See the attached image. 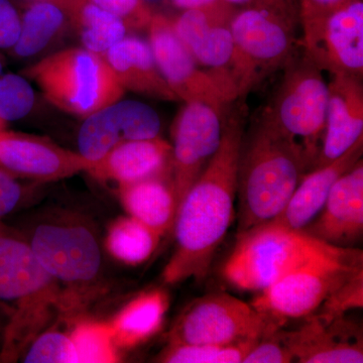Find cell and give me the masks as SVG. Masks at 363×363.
<instances>
[{"label": "cell", "mask_w": 363, "mask_h": 363, "mask_svg": "<svg viewBox=\"0 0 363 363\" xmlns=\"http://www.w3.org/2000/svg\"><path fill=\"white\" fill-rule=\"evenodd\" d=\"M242 109L224 113L219 149L179 204L175 248L162 271L168 285L202 281L233 221L238 167L245 138Z\"/></svg>", "instance_id": "cell-1"}, {"label": "cell", "mask_w": 363, "mask_h": 363, "mask_svg": "<svg viewBox=\"0 0 363 363\" xmlns=\"http://www.w3.org/2000/svg\"><path fill=\"white\" fill-rule=\"evenodd\" d=\"M309 169L303 147L262 114L241 145L238 233L276 218Z\"/></svg>", "instance_id": "cell-2"}, {"label": "cell", "mask_w": 363, "mask_h": 363, "mask_svg": "<svg viewBox=\"0 0 363 363\" xmlns=\"http://www.w3.org/2000/svg\"><path fill=\"white\" fill-rule=\"evenodd\" d=\"M0 304L9 314L0 362L20 359L30 342L61 318V291L28 240L0 220Z\"/></svg>", "instance_id": "cell-3"}, {"label": "cell", "mask_w": 363, "mask_h": 363, "mask_svg": "<svg viewBox=\"0 0 363 363\" xmlns=\"http://www.w3.org/2000/svg\"><path fill=\"white\" fill-rule=\"evenodd\" d=\"M61 291V318L72 322L99 293L102 255L96 235L75 218H52L26 238Z\"/></svg>", "instance_id": "cell-4"}, {"label": "cell", "mask_w": 363, "mask_h": 363, "mask_svg": "<svg viewBox=\"0 0 363 363\" xmlns=\"http://www.w3.org/2000/svg\"><path fill=\"white\" fill-rule=\"evenodd\" d=\"M298 2L242 7L231 21L233 76L238 99L247 96L294 58Z\"/></svg>", "instance_id": "cell-5"}, {"label": "cell", "mask_w": 363, "mask_h": 363, "mask_svg": "<svg viewBox=\"0 0 363 363\" xmlns=\"http://www.w3.org/2000/svg\"><path fill=\"white\" fill-rule=\"evenodd\" d=\"M333 247L305 231L271 220L238 233L222 277L238 290L259 293L286 272Z\"/></svg>", "instance_id": "cell-6"}, {"label": "cell", "mask_w": 363, "mask_h": 363, "mask_svg": "<svg viewBox=\"0 0 363 363\" xmlns=\"http://www.w3.org/2000/svg\"><path fill=\"white\" fill-rule=\"evenodd\" d=\"M57 108L84 119L123 97L101 55L85 48L52 52L21 72Z\"/></svg>", "instance_id": "cell-7"}, {"label": "cell", "mask_w": 363, "mask_h": 363, "mask_svg": "<svg viewBox=\"0 0 363 363\" xmlns=\"http://www.w3.org/2000/svg\"><path fill=\"white\" fill-rule=\"evenodd\" d=\"M362 250L357 248L333 247L286 272L257 293L252 304L283 325L290 319H305L315 314L346 279L362 269Z\"/></svg>", "instance_id": "cell-8"}, {"label": "cell", "mask_w": 363, "mask_h": 363, "mask_svg": "<svg viewBox=\"0 0 363 363\" xmlns=\"http://www.w3.org/2000/svg\"><path fill=\"white\" fill-rule=\"evenodd\" d=\"M284 325L225 292L207 294L186 306L169 329L168 343L233 345L257 341Z\"/></svg>", "instance_id": "cell-9"}, {"label": "cell", "mask_w": 363, "mask_h": 363, "mask_svg": "<svg viewBox=\"0 0 363 363\" xmlns=\"http://www.w3.org/2000/svg\"><path fill=\"white\" fill-rule=\"evenodd\" d=\"M271 105L262 116L304 150L311 169L323 138L328 83L307 55L291 60Z\"/></svg>", "instance_id": "cell-10"}, {"label": "cell", "mask_w": 363, "mask_h": 363, "mask_svg": "<svg viewBox=\"0 0 363 363\" xmlns=\"http://www.w3.org/2000/svg\"><path fill=\"white\" fill-rule=\"evenodd\" d=\"M238 9L221 0L204 9L183 11L172 18L174 30L198 65L229 105L238 99L233 76L231 21Z\"/></svg>", "instance_id": "cell-11"}, {"label": "cell", "mask_w": 363, "mask_h": 363, "mask_svg": "<svg viewBox=\"0 0 363 363\" xmlns=\"http://www.w3.org/2000/svg\"><path fill=\"white\" fill-rule=\"evenodd\" d=\"M303 33L304 52L320 70L362 80L363 0H344Z\"/></svg>", "instance_id": "cell-12"}, {"label": "cell", "mask_w": 363, "mask_h": 363, "mask_svg": "<svg viewBox=\"0 0 363 363\" xmlns=\"http://www.w3.org/2000/svg\"><path fill=\"white\" fill-rule=\"evenodd\" d=\"M224 114L202 102H188L172 128L171 177L178 204L220 145ZM179 207V206H178Z\"/></svg>", "instance_id": "cell-13"}, {"label": "cell", "mask_w": 363, "mask_h": 363, "mask_svg": "<svg viewBox=\"0 0 363 363\" xmlns=\"http://www.w3.org/2000/svg\"><path fill=\"white\" fill-rule=\"evenodd\" d=\"M149 44L157 68L178 100L202 102L224 114L228 105L216 86L200 68L174 30L172 18L154 13L149 26Z\"/></svg>", "instance_id": "cell-14"}, {"label": "cell", "mask_w": 363, "mask_h": 363, "mask_svg": "<svg viewBox=\"0 0 363 363\" xmlns=\"http://www.w3.org/2000/svg\"><path fill=\"white\" fill-rule=\"evenodd\" d=\"M162 123L150 105L123 98L85 117L78 133V152L95 162L123 143L159 138Z\"/></svg>", "instance_id": "cell-15"}, {"label": "cell", "mask_w": 363, "mask_h": 363, "mask_svg": "<svg viewBox=\"0 0 363 363\" xmlns=\"http://www.w3.org/2000/svg\"><path fill=\"white\" fill-rule=\"evenodd\" d=\"M94 162L79 152L40 136L0 131V169L16 178L40 182L63 180L88 172Z\"/></svg>", "instance_id": "cell-16"}, {"label": "cell", "mask_w": 363, "mask_h": 363, "mask_svg": "<svg viewBox=\"0 0 363 363\" xmlns=\"http://www.w3.org/2000/svg\"><path fill=\"white\" fill-rule=\"evenodd\" d=\"M305 319L296 330H279L296 362H363L362 332L346 316L329 319L313 314Z\"/></svg>", "instance_id": "cell-17"}, {"label": "cell", "mask_w": 363, "mask_h": 363, "mask_svg": "<svg viewBox=\"0 0 363 363\" xmlns=\"http://www.w3.org/2000/svg\"><path fill=\"white\" fill-rule=\"evenodd\" d=\"M303 231L335 247L351 248L362 240V159L336 181L321 211Z\"/></svg>", "instance_id": "cell-18"}, {"label": "cell", "mask_w": 363, "mask_h": 363, "mask_svg": "<svg viewBox=\"0 0 363 363\" xmlns=\"http://www.w3.org/2000/svg\"><path fill=\"white\" fill-rule=\"evenodd\" d=\"M321 147L313 169L335 161L363 138L362 80L332 75Z\"/></svg>", "instance_id": "cell-19"}, {"label": "cell", "mask_w": 363, "mask_h": 363, "mask_svg": "<svg viewBox=\"0 0 363 363\" xmlns=\"http://www.w3.org/2000/svg\"><path fill=\"white\" fill-rule=\"evenodd\" d=\"M172 145L159 138L118 145L91 167V176L121 186L155 177L171 176Z\"/></svg>", "instance_id": "cell-20"}, {"label": "cell", "mask_w": 363, "mask_h": 363, "mask_svg": "<svg viewBox=\"0 0 363 363\" xmlns=\"http://www.w3.org/2000/svg\"><path fill=\"white\" fill-rule=\"evenodd\" d=\"M362 152L363 138L335 161L306 173L283 211L272 221L303 230L321 211L336 181L362 159Z\"/></svg>", "instance_id": "cell-21"}, {"label": "cell", "mask_w": 363, "mask_h": 363, "mask_svg": "<svg viewBox=\"0 0 363 363\" xmlns=\"http://www.w3.org/2000/svg\"><path fill=\"white\" fill-rule=\"evenodd\" d=\"M102 57L124 91L164 101L178 100L157 68L147 40L128 35Z\"/></svg>", "instance_id": "cell-22"}, {"label": "cell", "mask_w": 363, "mask_h": 363, "mask_svg": "<svg viewBox=\"0 0 363 363\" xmlns=\"http://www.w3.org/2000/svg\"><path fill=\"white\" fill-rule=\"evenodd\" d=\"M118 193L121 204L130 216L162 238L173 230L179 204L171 176L155 177L121 186Z\"/></svg>", "instance_id": "cell-23"}, {"label": "cell", "mask_w": 363, "mask_h": 363, "mask_svg": "<svg viewBox=\"0 0 363 363\" xmlns=\"http://www.w3.org/2000/svg\"><path fill=\"white\" fill-rule=\"evenodd\" d=\"M169 307V294L162 288L131 298L109 321L119 350L135 348L154 337L162 329Z\"/></svg>", "instance_id": "cell-24"}, {"label": "cell", "mask_w": 363, "mask_h": 363, "mask_svg": "<svg viewBox=\"0 0 363 363\" xmlns=\"http://www.w3.org/2000/svg\"><path fill=\"white\" fill-rule=\"evenodd\" d=\"M70 18L66 7L52 1H30L21 14L18 39L13 52L16 58H30L58 39Z\"/></svg>", "instance_id": "cell-25"}, {"label": "cell", "mask_w": 363, "mask_h": 363, "mask_svg": "<svg viewBox=\"0 0 363 363\" xmlns=\"http://www.w3.org/2000/svg\"><path fill=\"white\" fill-rule=\"evenodd\" d=\"M68 13L82 47L101 56L130 32L123 21L90 0H76Z\"/></svg>", "instance_id": "cell-26"}, {"label": "cell", "mask_w": 363, "mask_h": 363, "mask_svg": "<svg viewBox=\"0 0 363 363\" xmlns=\"http://www.w3.org/2000/svg\"><path fill=\"white\" fill-rule=\"evenodd\" d=\"M162 236L133 217H119L107 229L104 245L109 255L125 266L136 267L150 259Z\"/></svg>", "instance_id": "cell-27"}, {"label": "cell", "mask_w": 363, "mask_h": 363, "mask_svg": "<svg viewBox=\"0 0 363 363\" xmlns=\"http://www.w3.org/2000/svg\"><path fill=\"white\" fill-rule=\"evenodd\" d=\"M72 342L79 363H114L121 362V350L114 339L109 321L85 319L83 316L71 322Z\"/></svg>", "instance_id": "cell-28"}, {"label": "cell", "mask_w": 363, "mask_h": 363, "mask_svg": "<svg viewBox=\"0 0 363 363\" xmlns=\"http://www.w3.org/2000/svg\"><path fill=\"white\" fill-rule=\"evenodd\" d=\"M259 341V340H257ZM257 341L233 345L168 343L160 353L157 362L164 363H240Z\"/></svg>", "instance_id": "cell-29"}, {"label": "cell", "mask_w": 363, "mask_h": 363, "mask_svg": "<svg viewBox=\"0 0 363 363\" xmlns=\"http://www.w3.org/2000/svg\"><path fill=\"white\" fill-rule=\"evenodd\" d=\"M0 57V118L18 121L28 116L35 104V92L23 75L6 73Z\"/></svg>", "instance_id": "cell-30"}, {"label": "cell", "mask_w": 363, "mask_h": 363, "mask_svg": "<svg viewBox=\"0 0 363 363\" xmlns=\"http://www.w3.org/2000/svg\"><path fill=\"white\" fill-rule=\"evenodd\" d=\"M21 358L26 363H79L70 334L56 328L40 333Z\"/></svg>", "instance_id": "cell-31"}, {"label": "cell", "mask_w": 363, "mask_h": 363, "mask_svg": "<svg viewBox=\"0 0 363 363\" xmlns=\"http://www.w3.org/2000/svg\"><path fill=\"white\" fill-rule=\"evenodd\" d=\"M363 269L353 274L327 298L315 314L329 319L346 316L348 312L362 309Z\"/></svg>", "instance_id": "cell-32"}, {"label": "cell", "mask_w": 363, "mask_h": 363, "mask_svg": "<svg viewBox=\"0 0 363 363\" xmlns=\"http://www.w3.org/2000/svg\"><path fill=\"white\" fill-rule=\"evenodd\" d=\"M100 9L116 16L128 30L147 28L154 13L145 0H90Z\"/></svg>", "instance_id": "cell-33"}, {"label": "cell", "mask_w": 363, "mask_h": 363, "mask_svg": "<svg viewBox=\"0 0 363 363\" xmlns=\"http://www.w3.org/2000/svg\"><path fill=\"white\" fill-rule=\"evenodd\" d=\"M279 330L257 341L248 351L242 362L290 363L295 362L292 353L281 340Z\"/></svg>", "instance_id": "cell-34"}, {"label": "cell", "mask_w": 363, "mask_h": 363, "mask_svg": "<svg viewBox=\"0 0 363 363\" xmlns=\"http://www.w3.org/2000/svg\"><path fill=\"white\" fill-rule=\"evenodd\" d=\"M16 177L0 169V220L21 206L26 190Z\"/></svg>", "instance_id": "cell-35"}, {"label": "cell", "mask_w": 363, "mask_h": 363, "mask_svg": "<svg viewBox=\"0 0 363 363\" xmlns=\"http://www.w3.org/2000/svg\"><path fill=\"white\" fill-rule=\"evenodd\" d=\"M21 14L11 0H0V50L13 49L20 35Z\"/></svg>", "instance_id": "cell-36"}, {"label": "cell", "mask_w": 363, "mask_h": 363, "mask_svg": "<svg viewBox=\"0 0 363 363\" xmlns=\"http://www.w3.org/2000/svg\"><path fill=\"white\" fill-rule=\"evenodd\" d=\"M344 0H300V23L303 32L317 25Z\"/></svg>", "instance_id": "cell-37"}, {"label": "cell", "mask_w": 363, "mask_h": 363, "mask_svg": "<svg viewBox=\"0 0 363 363\" xmlns=\"http://www.w3.org/2000/svg\"><path fill=\"white\" fill-rule=\"evenodd\" d=\"M174 6L183 11L189 9H204L216 4L219 0H169Z\"/></svg>", "instance_id": "cell-38"}, {"label": "cell", "mask_w": 363, "mask_h": 363, "mask_svg": "<svg viewBox=\"0 0 363 363\" xmlns=\"http://www.w3.org/2000/svg\"><path fill=\"white\" fill-rule=\"evenodd\" d=\"M7 323H9V314H7L4 306L0 304V347H1L2 342H4Z\"/></svg>", "instance_id": "cell-39"}, {"label": "cell", "mask_w": 363, "mask_h": 363, "mask_svg": "<svg viewBox=\"0 0 363 363\" xmlns=\"http://www.w3.org/2000/svg\"><path fill=\"white\" fill-rule=\"evenodd\" d=\"M224 4L228 6L235 7L236 9H242V7L253 6L259 1V0H221Z\"/></svg>", "instance_id": "cell-40"}, {"label": "cell", "mask_w": 363, "mask_h": 363, "mask_svg": "<svg viewBox=\"0 0 363 363\" xmlns=\"http://www.w3.org/2000/svg\"><path fill=\"white\" fill-rule=\"evenodd\" d=\"M30 1H52L56 2V4H61V6H65L67 11H68L69 7L76 1V0H30Z\"/></svg>", "instance_id": "cell-41"}, {"label": "cell", "mask_w": 363, "mask_h": 363, "mask_svg": "<svg viewBox=\"0 0 363 363\" xmlns=\"http://www.w3.org/2000/svg\"><path fill=\"white\" fill-rule=\"evenodd\" d=\"M6 123L0 118V131L6 130Z\"/></svg>", "instance_id": "cell-42"}]
</instances>
